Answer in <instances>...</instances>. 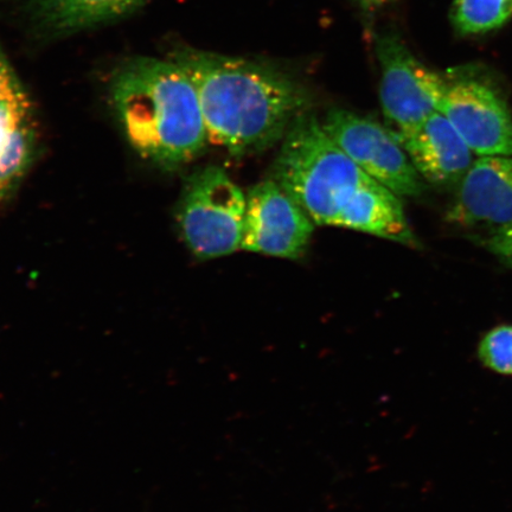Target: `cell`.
I'll list each match as a JSON object with an SVG mask.
<instances>
[{
  "label": "cell",
  "mask_w": 512,
  "mask_h": 512,
  "mask_svg": "<svg viewBox=\"0 0 512 512\" xmlns=\"http://www.w3.org/2000/svg\"><path fill=\"white\" fill-rule=\"evenodd\" d=\"M171 60L196 88L209 143L241 157L264 151L309 112L306 88L283 70L192 48Z\"/></svg>",
  "instance_id": "cell-1"
},
{
  "label": "cell",
  "mask_w": 512,
  "mask_h": 512,
  "mask_svg": "<svg viewBox=\"0 0 512 512\" xmlns=\"http://www.w3.org/2000/svg\"><path fill=\"white\" fill-rule=\"evenodd\" d=\"M111 89L127 139L150 162L178 168L209 143L194 83L171 59L128 60L115 73Z\"/></svg>",
  "instance_id": "cell-2"
},
{
  "label": "cell",
  "mask_w": 512,
  "mask_h": 512,
  "mask_svg": "<svg viewBox=\"0 0 512 512\" xmlns=\"http://www.w3.org/2000/svg\"><path fill=\"white\" fill-rule=\"evenodd\" d=\"M370 179L309 112L288 130L275 160L274 181L316 226H335L344 204Z\"/></svg>",
  "instance_id": "cell-3"
},
{
  "label": "cell",
  "mask_w": 512,
  "mask_h": 512,
  "mask_svg": "<svg viewBox=\"0 0 512 512\" xmlns=\"http://www.w3.org/2000/svg\"><path fill=\"white\" fill-rule=\"evenodd\" d=\"M247 195L227 172L207 166L185 184L177 209L182 238L198 259L222 258L241 249Z\"/></svg>",
  "instance_id": "cell-4"
},
{
  "label": "cell",
  "mask_w": 512,
  "mask_h": 512,
  "mask_svg": "<svg viewBox=\"0 0 512 512\" xmlns=\"http://www.w3.org/2000/svg\"><path fill=\"white\" fill-rule=\"evenodd\" d=\"M380 63V99L386 126L401 139L414 128L439 112L446 80L425 66L392 30L375 38Z\"/></svg>",
  "instance_id": "cell-5"
},
{
  "label": "cell",
  "mask_w": 512,
  "mask_h": 512,
  "mask_svg": "<svg viewBox=\"0 0 512 512\" xmlns=\"http://www.w3.org/2000/svg\"><path fill=\"white\" fill-rule=\"evenodd\" d=\"M324 130L364 174L400 197H418L425 185L405 147L387 126L356 113L335 108Z\"/></svg>",
  "instance_id": "cell-6"
},
{
  "label": "cell",
  "mask_w": 512,
  "mask_h": 512,
  "mask_svg": "<svg viewBox=\"0 0 512 512\" xmlns=\"http://www.w3.org/2000/svg\"><path fill=\"white\" fill-rule=\"evenodd\" d=\"M439 112L476 157L512 156V115L498 89L463 70L445 75Z\"/></svg>",
  "instance_id": "cell-7"
},
{
  "label": "cell",
  "mask_w": 512,
  "mask_h": 512,
  "mask_svg": "<svg viewBox=\"0 0 512 512\" xmlns=\"http://www.w3.org/2000/svg\"><path fill=\"white\" fill-rule=\"evenodd\" d=\"M315 222L275 181L254 185L247 194L243 251L299 259L309 248Z\"/></svg>",
  "instance_id": "cell-8"
},
{
  "label": "cell",
  "mask_w": 512,
  "mask_h": 512,
  "mask_svg": "<svg viewBox=\"0 0 512 512\" xmlns=\"http://www.w3.org/2000/svg\"><path fill=\"white\" fill-rule=\"evenodd\" d=\"M36 151L29 95L0 47V200L17 187Z\"/></svg>",
  "instance_id": "cell-9"
},
{
  "label": "cell",
  "mask_w": 512,
  "mask_h": 512,
  "mask_svg": "<svg viewBox=\"0 0 512 512\" xmlns=\"http://www.w3.org/2000/svg\"><path fill=\"white\" fill-rule=\"evenodd\" d=\"M447 220L494 228L512 222V156L477 157L460 181Z\"/></svg>",
  "instance_id": "cell-10"
},
{
  "label": "cell",
  "mask_w": 512,
  "mask_h": 512,
  "mask_svg": "<svg viewBox=\"0 0 512 512\" xmlns=\"http://www.w3.org/2000/svg\"><path fill=\"white\" fill-rule=\"evenodd\" d=\"M422 181L450 185L462 181L475 155L443 114L434 113L401 139Z\"/></svg>",
  "instance_id": "cell-11"
},
{
  "label": "cell",
  "mask_w": 512,
  "mask_h": 512,
  "mask_svg": "<svg viewBox=\"0 0 512 512\" xmlns=\"http://www.w3.org/2000/svg\"><path fill=\"white\" fill-rule=\"evenodd\" d=\"M335 227L357 230L407 247L420 246L400 196L373 179L361 185L344 204Z\"/></svg>",
  "instance_id": "cell-12"
},
{
  "label": "cell",
  "mask_w": 512,
  "mask_h": 512,
  "mask_svg": "<svg viewBox=\"0 0 512 512\" xmlns=\"http://www.w3.org/2000/svg\"><path fill=\"white\" fill-rule=\"evenodd\" d=\"M147 0H28L34 28L47 37H62L131 15Z\"/></svg>",
  "instance_id": "cell-13"
},
{
  "label": "cell",
  "mask_w": 512,
  "mask_h": 512,
  "mask_svg": "<svg viewBox=\"0 0 512 512\" xmlns=\"http://www.w3.org/2000/svg\"><path fill=\"white\" fill-rule=\"evenodd\" d=\"M512 15V0H454V27L463 35L498 29Z\"/></svg>",
  "instance_id": "cell-14"
},
{
  "label": "cell",
  "mask_w": 512,
  "mask_h": 512,
  "mask_svg": "<svg viewBox=\"0 0 512 512\" xmlns=\"http://www.w3.org/2000/svg\"><path fill=\"white\" fill-rule=\"evenodd\" d=\"M479 358L484 366L496 373L512 374V326L491 330L479 345Z\"/></svg>",
  "instance_id": "cell-15"
},
{
  "label": "cell",
  "mask_w": 512,
  "mask_h": 512,
  "mask_svg": "<svg viewBox=\"0 0 512 512\" xmlns=\"http://www.w3.org/2000/svg\"><path fill=\"white\" fill-rule=\"evenodd\" d=\"M485 247L503 264L512 268V222L492 229L486 236Z\"/></svg>",
  "instance_id": "cell-16"
},
{
  "label": "cell",
  "mask_w": 512,
  "mask_h": 512,
  "mask_svg": "<svg viewBox=\"0 0 512 512\" xmlns=\"http://www.w3.org/2000/svg\"><path fill=\"white\" fill-rule=\"evenodd\" d=\"M355 2L360 6L364 14L373 16L376 12L395 2V0H355Z\"/></svg>",
  "instance_id": "cell-17"
}]
</instances>
